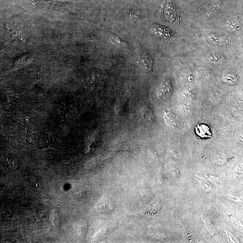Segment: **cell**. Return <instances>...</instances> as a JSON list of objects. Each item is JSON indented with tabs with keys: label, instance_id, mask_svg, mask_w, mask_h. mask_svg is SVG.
<instances>
[{
	"label": "cell",
	"instance_id": "cell-1",
	"mask_svg": "<svg viewBox=\"0 0 243 243\" xmlns=\"http://www.w3.org/2000/svg\"><path fill=\"white\" fill-rule=\"evenodd\" d=\"M173 88L172 84L169 81L164 82L160 86L157 92L158 98L162 100L168 99L172 94Z\"/></svg>",
	"mask_w": 243,
	"mask_h": 243
},
{
	"label": "cell",
	"instance_id": "cell-2",
	"mask_svg": "<svg viewBox=\"0 0 243 243\" xmlns=\"http://www.w3.org/2000/svg\"><path fill=\"white\" fill-rule=\"evenodd\" d=\"M153 28V30L157 36L165 38L173 35L172 32L167 28L157 24H154Z\"/></svg>",
	"mask_w": 243,
	"mask_h": 243
},
{
	"label": "cell",
	"instance_id": "cell-3",
	"mask_svg": "<svg viewBox=\"0 0 243 243\" xmlns=\"http://www.w3.org/2000/svg\"><path fill=\"white\" fill-rule=\"evenodd\" d=\"M195 132L198 137L202 138L211 137L212 133L210 128L203 124H198L195 127Z\"/></svg>",
	"mask_w": 243,
	"mask_h": 243
},
{
	"label": "cell",
	"instance_id": "cell-4",
	"mask_svg": "<svg viewBox=\"0 0 243 243\" xmlns=\"http://www.w3.org/2000/svg\"><path fill=\"white\" fill-rule=\"evenodd\" d=\"M142 56H143V64L146 69L149 70H151L153 66V61L151 57L148 56L147 54L145 53H143Z\"/></svg>",
	"mask_w": 243,
	"mask_h": 243
},
{
	"label": "cell",
	"instance_id": "cell-5",
	"mask_svg": "<svg viewBox=\"0 0 243 243\" xmlns=\"http://www.w3.org/2000/svg\"><path fill=\"white\" fill-rule=\"evenodd\" d=\"M9 30L11 32V38L13 40H18V41H21V40L24 41V40L23 39L22 37L20 36L17 31L13 30V29H11L9 28Z\"/></svg>",
	"mask_w": 243,
	"mask_h": 243
}]
</instances>
